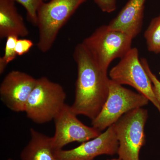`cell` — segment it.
Listing matches in <instances>:
<instances>
[{"instance_id": "4", "label": "cell", "mask_w": 160, "mask_h": 160, "mask_svg": "<svg viewBox=\"0 0 160 160\" xmlns=\"http://www.w3.org/2000/svg\"><path fill=\"white\" fill-rule=\"evenodd\" d=\"M132 39L126 33L103 25L81 43L93 61L107 71L113 60L122 58L130 50Z\"/></svg>"}, {"instance_id": "2", "label": "cell", "mask_w": 160, "mask_h": 160, "mask_svg": "<svg viewBox=\"0 0 160 160\" xmlns=\"http://www.w3.org/2000/svg\"><path fill=\"white\" fill-rule=\"evenodd\" d=\"M86 1L50 0L41 5L38 11L36 25L40 51L46 52L51 49L62 27Z\"/></svg>"}, {"instance_id": "19", "label": "cell", "mask_w": 160, "mask_h": 160, "mask_svg": "<svg viewBox=\"0 0 160 160\" xmlns=\"http://www.w3.org/2000/svg\"><path fill=\"white\" fill-rule=\"evenodd\" d=\"M96 4L104 12L110 13L117 8L116 0H93Z\"/></svg>"}, {"instance_id": "22", "label": "cell", "mask_w": 160, "mask_h": 160, "mask_svg": "<svg viewBox=\"0 0 160 160\" xmlns=\"http://www.w3.org/2000/svg\"><path fill=\"white\" fill-rule=\"evenodd\" d=\"M159 74H160V72H159Z\"/></svg>"}, {"instance_id": "15", "label": "cell", "mask_w": 160, "mask_h": 160, "mask_svg": "<svg viewBox=\"0 0 160 160\" xmlns=\"http://www.w3.org/2000/svg\"><path fill=\"white\" fill-rule=\"evenodd\" d=\"M19 38L9 36L6 38L4 54L0 58V74H2L6 67L18 56L16 52V44Z\"/></svg>"}, {"instance_id": "13", "label": "cell", "mask_w": 160, "mask_h": 160, "mask_svg": "<svg viewBox=\"0 0 160 160\" xmlns=\"http://www.w3.org/2000/svg\"><path fill=\"white\" fill-rule=\"evenodd\" d=\"M29 142L20 154L21 160H57L52 138L34 129H30Z\"/></svg>"}, {"instance_id": "14", "label": "cell", "mask_w": 160, "mask_h": 160, "mask_svg": "<svg viewBox=\"0 0 160 160\" xmlns=\"http://www.w3.org/2000/svg\"><path fill=\"white\" fill-rule=\"evenodd\" d=\"M144 37L149 51L160 53V15L152 20Z\"/></svg>"}, {"instance_id": "5", "label": "cell", "mask_w": 160, "mask_h": 160, "mask_svg": "<svg viewBox=\"0 0 160 160\" xmlns=\"http://www.w3.org/2000/svg\"><path fill=\"white\" fill-rule=\"evenodd\" d=\"M149 102L143 95L127 89L110 79L108 98L98 116L92 121V125L102 131L127 112L142 108L148 105Z\"/></svg>"}, {"instance_id": "21", "label": "cell", "mask_w": 160, "mask_h": 160, "mask_svg": "<svg viewBox=\"0 0 160 160\" xmlns=\"http://www.w3.org/2000/svg\"><path fill=\"white\" fill-rule=\"evenodd\" d=\"M7 160H12V158H10L8 159H7Z\"/></svg>"}, {"instance_id": "12", "label": "cell", "mask_w": 160, "mask_h": 160, "mask_svg": "<svg viewBox=\"0 0 160 160\" xmlns=\"http://www.w3.org/2000/svg\"><path fill=\"white\" fill-rule=\"evenodd\" d=\"M14 0H0V38L25 37L29 34Z\"/></svg>"}, {"instance_id": "17", "label": "cell", "mask_w": 160, "mask_h": 160, "mask_svg": "<svg viewBox=\"0 0 160 160\" xmlns=\"http://www.w3.org/2000/svg\"><path fill=\"white\" fill-rule=\"evenodd\" d=\"M141 62L145 71L151 80L154 94L160 106V81L151 71L147 60L145 58H142L141 60Z\"/></svg>"}, {"instance_id": "1", "label": "cell", "mask_w": 160, "mask_h": 160, "mask_svg": "<svg viewBox=\"0 0 160 160\" xmlns=\"http://www.w3.org/2000/svg\"><path fill=\"white\" fill-rule=\"evenodd\" d=\"M73 58L78 76L72 109L77 115L85 116L92 121L98 116L107 100L110 79L107 71L93 61L82 43L75 48Z\"/></svg>"}, {"instance_id": "16", "label": "cell", "mask_w": 160, "mask_h": 160, "mask_svg": "<svg viewBox=\"0 0 160 160\" xmlns=\"http://www.w3.org/2000/svg\"><path fill=\"white\" fill-rule=\"evenodd\" d=\"M24 7L28 20L34 26H36L37 13L41 5L47 0H14Z\"/></svg>"}, {"instance_id": "11", "label": "cell", "mask_w": 160, "mask_h": 160, "mask_svg": "<svg viewBox=\"0 0 160 160\" xmlns=\"http://www.w3.org/2000/svg\"><path fill=\"white\" fill-rule=\"evenodd\" d=\"M146 0H129L108 26L111 29L122 32L132 38L142 29Z\"/></svg>"}, {"instance_id": "9", "label": "cell", "mask_w": 160, "mask_h": 160, "mask_svg": "<svg viewBox=\"0 0 160 160\" xmlns=\"http://www.w3.org/2000/svg\"><path fill=\"white\" fill-rule=\"evenodd\" d=\"M37 79L18 70H12L4 78L0 85L1 101L11 111L25 112L29 96Z\"/></svg>"}, {"instance_id": "23", "label": "cell", "mask_w": 160, "mask_h": 160, "mask_svg": "<svg viewBox=\"0 0 160 160\" xmlns=\"http://www.w3.org/2000/svg\"></svg>"}, {"instance_id": "20", "label": "cell", "mask_w": 160, "mask_h": 160, "mask_svg": "<svg viewBox=\"0 0 160 160\" xmlns=\"http://www.w3.org/2000/svg\"><path fill=\"white\" fill-rule=\"evenodd\" d=\"M122 160V159H120V158H113L112 159L110 160Z\"/></svg>"}, {"instance_id": "10", "label": "cell", "mask_w": 160, "mask_h": 160, "mask_svg": "<svg viewBox=\"0 0 160 160\" xmlns=\"http://www.w3.org/2000/svg\"><path fill=\"white\" fill-rule=\"evenodd\" d=\"M118 146L112 125L97 137L82 143L76 148L55 151V156L57 160H93L102 155H114L118 153Z\"/></svg>"}, {"instance_id": "7", "label": "cell", "mask_w": 160, "mask_h": 160, "mask_svg": "<svg viewBox=\"0 0 160 160\" xmlns=\"http://www.w3.org/2000/svg\"><path fill=\"white\" fill-rule=\"evenodd\" d=\"M110 79L120 85H127L146 97L160 112V106L153 90L152 83L139 58L136 48H131L112 68Z\"/></svg>"}, {"instance_id": "6", "label": "cell", "mask_w": 160, "mask_h": 160, "mask_svg": "<svg viewBox=\"0 0 160 160\" xmlns=\"http://www.w3.org/2000/svg\"><path fill=\"white\" fill-rule=\"evenodd\" d=\"M148 118L142 108L127 112L114 125L119 146L117 154L122 160H140V151L146 143L145 126Z\"/></svg>"}, {"instance_id": "3", "label": "cell", "mask_w": 160, "mask_h": 160, "mask_svg": "<svg viewBox=\"0 0 160 160\" xmlns=\"http://www.w3.org/2000/svg\"><path fill=\"white\" fill-rule=\"evenodd\" d=\"M66 92L58 83L43 77L37 79L29 96L25 112L27 118L37 124L54 120L66 105Z\"/></svg>"}, {"instance_id": "18", "label": "cell", "mask_w": 160, "mask_h": 160, "mask_svg": "<svg viewBox=\"0 0 160 160\" xmlns=\"http://www.w3.org/2000/svg\"><path fill=\"white\" fill-rule=\"evenodd\" d=\"M33 46V42L31 40L18 39L15 47L17 54L18 56H22L26 54Z\"/></svg>"}, {"instance_id": "8", "label": "cell", "mask_w": 160, "mask_h": 160, "mask_svg": "<svg viewBox=\"0 0 160 160\" xmlns=\"http://www.w3.org/2000/svg\"><path fill=\"white\" fill-rule=\"evenodd\" d=\"M72 109L66 104L53 121L54 136L52 137L55 151L62 149L68 144L83 143L97 137L102 132L94 127H89L82 123Z\"/></svg>"}]
</instances>
